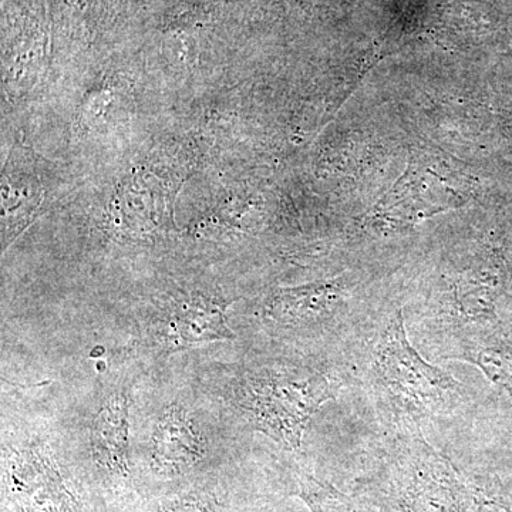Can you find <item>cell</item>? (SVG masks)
Listing matches in <instances>:
<instances>
[{
  "mask_svg": "<svg viewBox=\"0 0 512 512\" xmlns=\"http://www.w3.org/2000/svg\"><path fill=\"white\" fill-rule=\"evenodd\" d=\"M335 397V386L318 370L274 365L249 373L238 384L237 404L255 430L286 448L301 447L312 417Z\"/></svg>",
  "mask_w": 512,
  "mask_h": 512,
  "instance_id": "1",
  "label": "cell"
},
{
  "mask_svg": "<svg viewBox=\"0 0 512 512\" xmlns=\"http://www.w3.org/2000/svg\"><path fill=\"white\" fill-rule=\"evenodd\" d=\"M373 372L394 410L419 420L439 412L460 384L440 367L430 365L410 345L402 312L384 328L375 350Z\"/></svg>",
  "mask_w": 512,
  "mask_h": 512,
  "instance_id": "2",
  "label": "cell"
},
{
  "mask_svg": "<svg viewBox=\"0 0 512 512\" xmlns=\"http://www.w3.org/2000/svg\"><path fill=\"white\" fill-rule=\"evenodd\" d=\"M8 488L18 512H80L59 467L42 448L26 447L10 456Z\"/></svg>",
  "mask_w": 512,
  "mask_h": 512,
  "instance_id": "3",
  "label": "cell"
},
{
  "mask_svg": "<svg viewBox=\"0 0 512 512\" xmlns=\"http://www.w3.org/2000/svg\"><path fill=\"white\" fill-rule=\"evenodd\" d=\"M227 305L204 296L181 301L161 320L158 335L168 350H181L234 338L227 325Z\"/></svg>",
  "mask_w": 512,
  "mask_h": 512,
  "instance_id": "4",
  "label": "cell"
},
{
  "mask_svg": "<svg viewBox=\"0 0 512 512\" xmlns=\"http://www.w3.org/2000/svg\"><path fill=\"white\" fill-rule=\"evenodd\" d=\"M204 457V441L183 407L165 409L151 441V466L161 476L187 473Z\"/></svg>",
  "mask_w": 512,
  "mask_h": 512,
  "instance_id": "5",
  "label": "cell"
},
{
  "mask_svg": "<svg viewBox=\"0 0 512 512\" xmlns=\"http://www.w3.org/2000/svg\"><path fill=\"white\" fill-rule=\"evenodd\" d=\"M345 298L346 288L340 281L279 289L265 303V316L282 328H303L329 319Z\"/></svg>",
  "mask_w": 512,
  "mask_h": 512,
  "instance_id": "6",
  "label": "cell"
},
{
  "mask_svg": "<svg viewBox=\"0 0 512 512\" xmlns=\"http://www.w3.org/2000/svg\"><path fill=\"white\" fill-rule=\"evenodd\" d=\"M128 431L126 396L114 394L101 407L92 427L93 460L107 476L127 478L130 474Z\"/></svg>",
  "mask_w": 512,
  "mask_h": 512,
  "instance_id": "7",
  "label": "cell"
},
{
  "mask_svg": "<svg viewBox=\"0 0 512 512\" xmlns=\"http://www.w3.org/2000/svg\"><path fill=\"white\" fill-rule=\"evenodd\" d=\"M461 359L476 365L495 386L512 396V345L497 343Z\"/></svg>",
  "mask_w": 512,
  "mask_h": 512,
  "instance_id": "8",
  "label": "cell"
},
{
  "mask_svg": "<svg viewBox=\"0 0 512 512\" xmlns=\"http://www.w3.org/2000/svg\"><path fill=\"white\" fill-rule=\"evenodd\" d=\"M156 512H214L210 504L197 498H183L163 505Z\"/></svg>",
  "mask_w": 512,
  "mask_h": 512,
  "instance_id": "9",
  "label": "cell"
}]
</instances>
